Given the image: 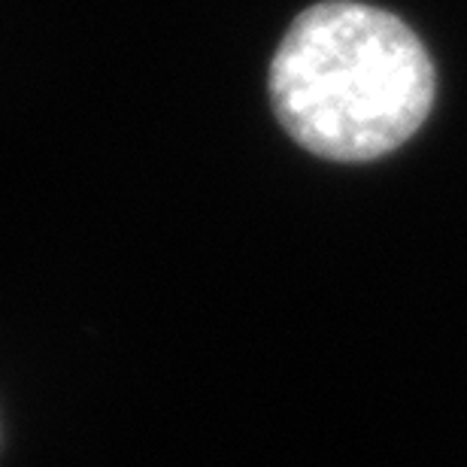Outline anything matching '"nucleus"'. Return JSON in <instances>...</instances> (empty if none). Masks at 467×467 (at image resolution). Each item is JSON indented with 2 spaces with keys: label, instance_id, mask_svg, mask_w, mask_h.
<instances>
[{
  "label": "nucleus",
  "instance_id": "nucleus-1",
  "mask_svg": "<svg viewBox=\"0 0 467 467\" xmlns=\"http://www.w3.org/2000/svg\"><path fill=\"white\" fill-rule=\"evenodd\" d=\"M267 91L276 121L304 152L364 164L425 125L437 73L404 18L361 0H322L283 34Z\"/></svg>",
  "mask_w": 467,
  "mask_h": 467
}]
</instances>
